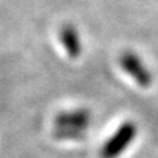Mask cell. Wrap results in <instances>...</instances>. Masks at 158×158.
<instances>
[{
    "label": "cell",
    "instance_id": "obj_1",
    "mask_svg": "<svg viewBox=\"0 0 158 158\" xmlns=\"http://www.w3.org/2000/svg\"><path fill=\"white\" fill-rule=\"evenodd\" d=\"M137 125L133 121H124L116 132L103 144L100 158H118L124 153L137 136Z\"/></svg>",
    "mask_w": 158,
    "mask_h": 158
},
{
    "label": "cell",
    "instance_id": "obj_4",
    "mask_svg": "<svg viewBox=\"0 0 158 158\" xmlns=\"http://www.w3.org/2000/svg\"><path fill=\"white\" fill-rule=\"evenodd\" d=\"M59 41L70 58H78L82 53V42L78 29L73 24H65L59 29Z\"/></svg>",
    "mask_w": 158,
    "mask_h": 158
},
{
    "label": "cell",
    "instance_id": "obj_3",
    "mask_svg": "<svg viewBox=\"0 0 158 158\" xmlns=\"http://www.w3.org/2000/svg\"><path fill=\"white\" fill-rule=\"evenodd\" d=\"M91 112L87 108H77L71 111L59 112L54 118V127L75 128V129L86 131L91 123Z\"/></svg>",
    "mask_w": 158,
    "mask_h": 158
},
{
    "label": "cell",
    "instance_id": "obj_5",
    "mask_svg": "<svg viewBox=\"0 0 158 158\" xmlns=\"http://www.w3.org/2000/svg\"><path fill=\"white\" fill-rule=\"evenodd\" d=\"M86 131L75 129V128H63V127H54L53 135L58 140H82L85 137Z\"/></svg>",
    "mask_w": 158,
    "mask_h": 158
},
{
    "label": "cell",
    "instance_id": "obj_2",
    "mask_svg": "<svg viewBox=\"0 0 158 158\" xmlns=\"http://www.w3.org/2000/svg\"><path fill=\"white\" fill-rule=\"evenodd\" d=\"M120 66L131 78L135 79L138 86L148 88L153 82V75L150 70L145 66L142 59L136 53L131 50L124 52L120 56Z\"/></svg>",
    "mask_w": 158,
    "mask_h": 158
}]
</instances>
